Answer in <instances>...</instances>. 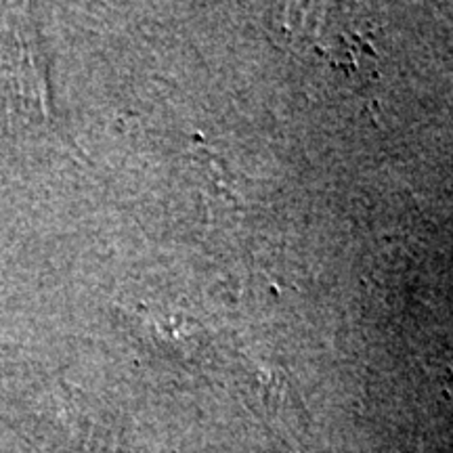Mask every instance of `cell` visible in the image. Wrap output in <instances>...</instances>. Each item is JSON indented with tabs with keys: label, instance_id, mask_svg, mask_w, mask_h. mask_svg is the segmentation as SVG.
<instances>
[{
	"label": "cell",
	"instance_id": "obj_1",
	"mask_svg": "<svg viewBox=\"0 0 453 453\" xmlns=\"http://www.w3.org/2000/svg\"><path fill=\"white\" fill-rule=\"evenodd\" d=\"M0 87L7 99V111L17 120L50 122L53 107L49 99L47 61L36 27L24 11H7L0 24Z\"/></svg>",
	"mask_w": 453,
	"mask_h": 453
},
{
	"label": "cell",
	"instance_id": "obj_2",
	"mask_svg": "<svg viewBox=\"0 0 453 453\" xmlns=\"http://www.w3.org/2000/svg\"><path fill=\"white\" fill-rule=\"evenodd\" d=\"M307 13L317 27L315 32L300 30V27L281 24V30L288 32L294 47L303 44L304 53L317 50L321 59L327 61L336 70L355 76L364 72V65L370 67L373 57L372 47L361 38L357 30V15H350L342 7H321V4H307Z\"/></svg>",
	"mask_w": 453,
	"mask_h": 453
}]
</instances>
